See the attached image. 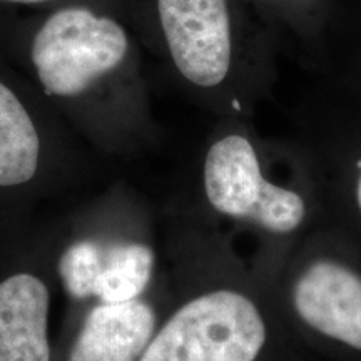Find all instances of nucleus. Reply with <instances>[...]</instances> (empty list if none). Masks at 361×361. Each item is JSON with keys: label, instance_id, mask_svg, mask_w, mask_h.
<instances>
[{"label": "nucleus", "instance_id": "1", "mask_svg": "<svg viewBox=\"0 0 361 361\" xmlns=\"http://www.w3.org/2000/svg\"><path fill=\"white\" fill-rule=\"evenodd\" d=\"M162 258L173 298L139 361H301L308 346L283 318L263 274L234 233L174 194Z\"/></svg>", "mask_w": 361, "mask_h": 361}, {"label": "nucleus", "instance_id": "2", "mask_svg": "<svg viewBox=\"0 0 361 361\" xmlns=\"http://www.w3.org/2000/svg\"><path fill=\"white\" fill-rule=\"evenodd\" d=\"M183 194L207 219L255 239L250 259L261 274L276 268L318 223L305 184L290 169L274 173L246 129H226L207 142Z\"/></svg>", "mask_w": 361, "mask_h": 361}, {"label": "nucleus", "instance_id": "3", "mask_svg": "<svg viewBox=\"0 0 361 361\" xmlns=\"http://www.w3.org/2000/svg\"><path fill=\"white\" fill-rule=\"evenodd\" d=\"M361 252L316 223L268 279L274 301L308 348L361 355Z\"/></svg>", "mask_w": 361, "mask_h": 361}, {"label": "nucleus", "instance_id": "4", "mask_svg": "<svg viewBox=\"0 0 361 361\" xmlns=\"http://www.w3.org/2000/svg\"><path fill=\"white\" fill-rule=\"evenodd\" d=\"M59 278L78 303H123L154 288L164 271L162 243L152 239L146 216L129 226H102L72 239L57 263Z\"/></svg>", "mask_w": 361, "mask_h": 361}, {"label": "nucleus", "instance_id": "5", "mask_svg": "<svg viewBox=\"0 0 361 361\" xmlns=\"http://www.w3.org/2000/svg\"><path fill=\"white\" fill-rule=\"evenodd\" d=\"M128 52L123 25L89 8L67 7L40 25L30 59L49 96L75 99L119 71Z\"/></svg>", "mask_w": 361, "mask_h": 361}, {"label": "nucleus", "instance_id": "6", "mask_svg": "<svg viewBox=\"0 0 361 361\" xmlns=\"http://www.w3.org/2000/svg\"><path fill=\"white\" fill-rule=\"evenodd\" d=\"M157 8L176 72L196 90L219 96L234 69L226 0H157Z\"/></svg>", "mask_w": 361, "mask_h": 361}, {"label": "nucleus", "instance_id": "7", "mask_svg": "<svg viewBox=\"0 0 361 361\" xmlns=\"http://www.w3.org/2000/svg\"><path fill=\"white\" fill-rule=\"evenodd\" d=\"M284 164L310 191L318 223L361 252V149L310 137L288 152Z\"/></svg>", "mask_w": 361, "mask_h": 361}, {"label": "nucleus", "instance_id": "8", "mask_svg": "<svg viewBox=\"0 0 361 361\" xmlns=\"http://www.w3.org/2000/svg\"><path fill=\"white\" fill-rule=\"evenodd\" d=\"M173 298L168 269L151 291L123 303H92L66 361H139Z\"/></svg>", "mask_w": 361, "mask_h": 361}, {"label": "nucleus", "instance_id": "9", "mask_svg": "<svg viewBox=\"0 0 361 361\" xmlns=\"http://www.w3.org/2000/svg\"><path fill=\"white\" fill-rule=\"evenodd\" d=\"M49 305L47 286L32 274L0 283V361H51Z\"/></svg>", "mask_w": 361, "mask_h": 361}, {"label": "nucleus", "instance_id": "10", "mask_svg": "<svg viewBox=\"0 0 361 361\" xmlns=\"http://www.w3.org/2000/svg\"><path fill=\"white\" fill-rule=\"evenodd\" d=\"M40 139L19 97L0 80V186H17L39 168Z\"/></svg>", "mask_w": 361, "mask_h": 361}, {"label": "nucleus", "instance_id": "11", "mask_svg": "<svg viewBox=\"0 0 361 361\" xmlns=\"http://www.w3.org/2000/svg\"><path fill=\"white\" fill-rule=\"evenodd\" d=\"M0 2H8V4H24V6H30V4H42L47 0H0Z\"/></svg>", "mask_w": 361, "mask_h": 361}]
</instances>
